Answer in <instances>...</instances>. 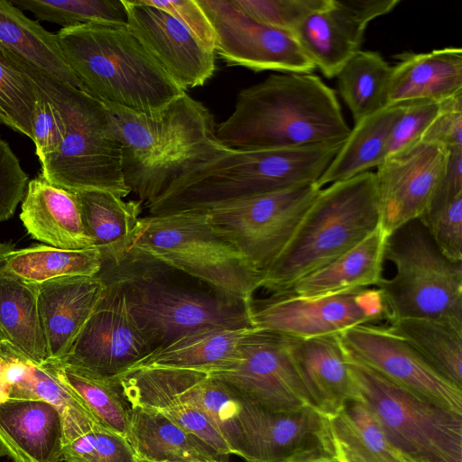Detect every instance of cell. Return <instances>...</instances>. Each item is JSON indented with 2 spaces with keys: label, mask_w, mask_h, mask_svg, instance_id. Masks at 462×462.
Segmentation results:
<instances>
[{
  "label": "cell",
  "mask_w": 462,
  "mask_h": 462,
  "mask_svg": "<svg viewBox=\"0 0 462 462\" xmlns=\"http://www.w3.org/2000/svg\"><path fill=\"white\" fill-rule=\"evenodd\" d=\"M57 377L85 404L98 423L125 438L131 407L117 376H103L50 359Z\"/></svg>",
  "instance_id": "d590c367"
},
{
  "label": "cell",
  "mask_w": 462,
  "mask_h": 462,
  "mask_svg": "<svg viewBox=\"0 0 462 462\" xmlns=\"http://www.w3.org/2000/svg\"><path fill=\"white\" fill-rule=\"evenodd\" d=\"M234 393L246 462L337 459L329 419L316 409L273 411Z\"/></svg>",
  "instance_id": "4fadbf2b"
},
{
  "label": "cell",
  "mask_w": 462,
  "mask_h": 462,
  "mask_svg": "<svg viewBox=\"0 0 462 462\" xmlns=\"http://www.w3.org/2000/svg\"><path fill=\"white\" fill-rule=\"evenodd\" d=\"M400 0H329L308 16L293 33L315 68L336 78L361 49L368 23L389 14Z\"/></svg>",
  "instance_id": "d6986e66"
},
{
  "label": "cell",
  "mask_w": 462,
  "mask_h": 462,
  "mask_svg": "<svg viewBox=\"0 0 462 462\" xmlns=\"http://www.w3.org/2000/svg\"><path fill=\"white\" fill-rule=\"evenodd\" d=\"M12 247L0 243V342L42 365L49 356L38 311L39 284L6 268L5 255Z\"/></svg>",
  "instance_id": "484cf974"
},
{
  "label": "cell",
  "mask_w": 462,
  "mask_h": 462,
  "mask_svg": "<svg viewBox=\"0 0 462 462\" xmlns=\"http://www.w3.org/2000/svg\"><path fill=\"white\" fill-rule=\"evenodd\" d=\"M321 189L310 184L217 205L208 223L263 276L291 241Z\"/></svg>",
  "instance_id": "8fae6325"
},
{
  "label": "cell",
  "mask_w": 462,
  "mask_h": 462,
  "mask_svg": "<svg viewBox=\"0 0 462 462\" xmlns=\"http://www.w3.org/2000/svg\"><path fill=\"white\" fill-rule=\"evenodd\" d=\"M344 140L286 148L233 149L183 173L144 208L148 215L203 210L315 184Z\"/></svg>",
  "instance_id": "3957f363"
},
{
  "label": "cell",
  "mask_w": 462,
  "mask_h": 462,
  "mask_svg": "<svg viewBox=\"0 0 462 462\" xmlns=\"http://www.w3.org/2000/svg\"><path fill=\"white\" fill-rule=\"evenodd\" d=\"M5 361L0 356V404L10 399V390L4 379Z\"/></svg>",
  "instance_id": "816d5d0a"
},
{
  "label": "cell",
  "mask_w": 462,
  "mask_h": 462,
  "mask_svg": "<svg viewBox=\"0 0 462 462\" xmlns=\"http://www.w3.org/2000/svg\"><path fill=\"white\" fill-rule=\"evenodd\" d=\"M462 94V50L405 53L393 67L389 106L413 100L443 102Z\"/></svg>",
  "instance_id": "d4e9b609"
},
{
  "label": "cell",
  "mask_w": 462,
  "mask_h": 462,
  "mask_svg": "<svg viewBox=\"0 0 462 462\" xmlns=\"http://www.w3.org/2000/svg\"><path fill=\"white\" fill-rule=\"evenodd\" d=\"M333 462H338V461H337V460H336V461H333Z\"/></svg>",
  "instance_id": "6f0895ef"
},
{
  "label": "cell",
  "mask_w": 462,
  "mask_h": 462,
  "mask_svg": "<svg viewBox=\"0 0 462 462\" xmlns=\"http://www.w3.org/2000/svg\"><path fill=\"white\" fill-rule=\"evenodd\" d=\"M103 263L95 248L68 250L39 245L14 250L5 255L6 268L15 275L35 283L72 276H96Z\"/></svg>",
  "instance_id": "8d00e7d4"
},
{
  "label": "cell",
  "mask_w": 462,
  "mask_h": 462,
  "mask_svg": "<svg viewBox=\"0 0 462 462\" xmlns=\"http://www.w3.org/2000/svg\"><path fill=\"white\" fill-rule=\"evenodd\" d=\"M329 423L338 462H406L361 401H349Z\"/></svg>",
  "instance_id": "d6a6232c"
},
{
  "label": "cell",
  "mask_w": 462,
  "mask_h": 462,
  "mask_svg": "<svg viewBox=\"0 0 462 462\" xmlns=\"http://www.w3.org/2000/svg\"><path fill=\"white\" fill-rule=\"evenodd\" d=\"M56 36L80 89L107 107L149 114L185 92L126 23L61 28Z\"/></svg>",
  "instance_id": "5b68a950"
},
{
  "label": "cell",
  "mask_w": 462,
  "mask_h": 462,
  "mask_svg": "<svg viewBox=\"0 0 462 462\" xmlns=\"http://www.w3.org/2000/svg\"><path fill=\"white\" fill-rule=\"evenodd\" d=\"M208 374L237 395L269 410L312 407L291 359L286 335L249 330L237 346L234 364Z\"/></svg>",
  "instance_id": "5bb4252c"
},
{
  "label": "cell",
  "mask_w": 462,
  "mask_h": 462,
  "mask_svg": "<svg viewBox=\"0 0 462 462\" xmlns=\"http://www.w3.org/2000/svg\"><path fill=\"white\" fill-rule=\"evenodd\" d=\"M336 92L313 73H275L242 89L217 126L233 149L298 147L345 140L350 133Z\"/></svg>",
  "instance_id": "7a4b0ae2"
},
{
  "label": "cell",
  "mask_w": 462,
  "mask_h": 462,
  "mask_svg": "<svg viewBox=\"0 0 462 462\" xmlns=\"http://www.w3.org/2000/svg\"><path fill=\"white\" fill-rule=\"evenodd\" d=\"M64 462H135L134 453L122 435L100 424L90 430H62Z\"/></svg>",
  "instance_id": "ab89813d"
},
{
  "label": "cell",
  "mask_w": 462,
  "mask_h": 462,
  "mask_svg": "<svg viewBox=\"0 0 462 462\" xmlns=\"http://www.w3.org/2000/svg\"><path fill=\"white\" fill-rule=\"evenodd\" d=\"M125 439L135 457L154 462H224V457L162 413L131 408Z\"/></svg>",
  "instance_id": "83f0119b"
},
{
  "label": "cell",
  "mask_w": 462,
  "mask_h": 462,
  "mask_svg": "<svg viewBox=\"0 0 462 462\" xmlns=\"http://www.w3.org/2000/svg\"><path fill=\"white\" fill-rule=\"evenodd\" d=\"M29 178L7 142L0 137V222L12 217L25 194Z\"/></svg>",
  "instance_id": "7dc6e473"
},
{
  "label": "cell",
  "mask_w": 462,
  "mask_h": 462,
  "mask_svg": "<svg viewBox=\"0 0 462 462\" xmlns=\"http://www.w3.org/2000/svg\"><path fill=\"white\" fill-rule=\"evenodd\" d=\"M130 248L246 301L260 289L263 275L202 211L140 217Z\"/></svg>",
  "instance_id": "ba28073f"
},
{
  "label": "cell",
  "mask_w": 462,
  "mask_h": 462,
  "mask_svg": "<svg viewBox=\"0 0 462 462\" xmlns=\"http://www.w3.org/2000/svg\"><path fill=\"white\" fill-rule=\"evenodd\" d=\"M197 1L213 26L216 54L228 66L281 73L316 69L292 34L257 23L232 0Z\"/></svg>",
  "instance_id": "9a60e30c"
},
{
  "label": "cell",
  "mask_w": 462,
  "mask_h": 462,
  "mask_svg": "<svg viewBox=\"0 0 462 462\" xmlns=\"http://www.w3.org/2000/svg\"><path fill=\"white\" fill-rule=\"evenodd\" d=\"M385 237L379 225L346 254L276 294L314 297L357 288L376 287L383 278Z\"/></svg>",
  "instance_id": "4316f807"
},
{
  "label": "cell",
  "mask_w": 462,
  "mask_h": 462,
  "mask_svg": "<svg viewBox=\"0 0 462 462\" xmlns=\"http://www.w3.org/2000/svg\"><path fill=\"white\" fill-rule=\"evenodd\" d=\"M0 48L80 89L77 78L65 61L56 33L27 17L11 0H0Z\"/></svg>",
  "instance_id": "4dcf8cb0"
},
{
  "label": "cell",
  "mask_w": 462,
  "mask_h": 462,
  "mask_svg": "<svg viewBox=\"0 0 462 462\" xmlns=\"http://www.w3.org/2000/svg\"><path fill=\"white\" fill-rule=\"evenodd\" d=\"M251 329L205 327L152 351L132 368H174L207 374L222 371L234 364L237 346Z\"/></svg>",
  "instance_id": "f1b7e54d"
},
{
  "label": "cell",
  "mask_w": 462,
  "mask_h": 462,
  "mask_svg": "<svg viewBox=\"0 0 462 462\" xmlns=\"http://www.w3.org/2000/svg\"><path fill=\"white\" fill-rule=\"evenodd\" d=\"M393 67L376 51H357L337 78L339 94L355 124L389 106Z\"/></svg>",
  "instance_id": "e575fe53"
},
{
  "label": "cell",
  "mask_w": 462,
  "mask_h": 462,
  "mask_svg": "<svg viewBox=\"0 0 462 462\" xmlns=\"http://www.w3.org/2000/svg\"><path fill=\"white\" fill-rule=\"evenodd\" d=\"M145 1L172 15L202 45L215 51L216 35L213 26L197 0Z\"/></svg>",
  "instance_id": "681fc988"
},
{
  "label": "cell",
  "mask_w": 462,
  "mask_h": 462,
  "mask_svg": "<svg viewBox=\"0 0 462 462\" xmlns=\"http://www.w3.org/2000/svg\"><path fill=\"white\" fill-rule=\"evenodd\" d=\"M406 462H421V461H418V460H413V459H410V458H407V457H404Z\"/></svg>",
  "instance_id": "9f6ffc18"
},
{
  "label": "cell",
  "mask_w": 462,
  "mask_h": 462,
  "mask_svg": "<svg viewBox=\"0 0 462 462\" xmlns=\"http://www.w3.org/2000/svg\"><path fill=\"white\" fill-rule=\"evenodd\" d=\"M448 155L444 146L420 140L377 167L380 227L386 236L425 213L445 173Z\"/></svg>",
  "instance_id": "e0dca14e"
},
{
  "label": "cell",
  "mask_w": 462,
  "mask_h": 462,
  "mask_svg": "<svg viewBox=\"0 0 462 462\" xmlns=\"http://www.w3.org/2000/svg\"><path fill=\"white\" fill-rule=\"evenodd\" d=\"M122 143V169L130 192L143 207L188 171L225 152L214 116L185 92L149 114L108 107Z\"/></svg>",
  "instance_id": "277c9868"
},
{
  "label": "cell",
  "mask_w": 462,
  "mask_h": 462,
  "mask_svg": "<svg viewBox=\"0 0 462 462\" xmlns=\"http://www.w3.org/2000/svg\"><path fill=\"white\" fill-rule=\"evenodd\" d=\"M20 10L62 28L89 23H126L123 0H11Z\"/></svg>",
  "instance_id": "74e56055"
},
{
  "label": "cell",
  "mask_w": 462,
  "mask_h": 462,
  "mask_svg": "<svg viewBox=\"0 0 462 462\" xmlns=\"http://www.w3.org/2000/svg\"><path fill=\"white\" fill-rule=\"evenodd\" d=\"M187 395L225 439L232 455L243 458L238 402L233 391L218 379L200 372L187 390Z\"/></svg>",
  "instance_id": "f35d334b"
},
{
  "label": "cell",
  "mask_w": 462,
  "mask_h": 462,
  "mask_svg": "<svg viewBox=\"0 0 462 462\" xmlns=\"http://www.w3.org/2000/svg\"><path fill=\"white\" fill-rule=\"evenodd\" d=\"M386 326L440 375L462 389V327L418 318L391 319Z\"/></svg>",
  "instance_id": "836d02e7"
},
{
  "label": "cell",
  "mask_w": 462,
  "mask_h": 462,
  "mask_svg": "<svg viewBox=\"0 0 462 462\" xmlns=\"http://www.w3.org/2000/svg\"><path fill=\"white\" fill-rule=\"evenodd\" d=\"M346 356L358 400L368 407L390 443L404 457L421 462H462L461 413Z\"/></svg>",
  "instance_id": "30bf717a"
},
{
  "label": "cell",
  "mask_w": 462,
  "mask_h": 462,
  "mask_svg": "<svg viewBox=\"0 0 462 462\" xmlns=\"http://www.w3.org/2000/svg\"><path fill=\"white\" fill-rule=\"evenodd\" d=\"M251 319L254 329L308 338L340 334L387 317L379 290L369 287L314 297L271 294L253 299Z\"/></svg>",
  "instance_id": "7c38bea8"
},
{
  "label": "cell",
  "mask_w": 462,
  "mask_h": 462,
  "mask_svg": "<svg viewBox=\"0 0 462 462\" xmlns=\"http://www.w3.org/2000/svg\"><path fill=\"white\" fill-rule=\"evenodd\" d=\"M461 193L462 149H458L449 151L448 161L445 173L435 191L428 209L440 206Z\"/></svg>",
  "instance_id": "f907efd6"
},
{
  "label": "cell",
  "mask_w": 462,
  "mask_h": 462,
  "mask_svg": "<svg viewBox=\"0 0 462 462\" xmlns=\"http://www.w3.org/2000/svg\"><path fill=\"white\" fill-rule=\"evenodd\" d=\"M380 225L374 172L321 189L260 289L282 292L355 247Z\"/></svg>",
  "instance_id": "52a82bcc"
},
{
  "label": "cell",
  "mask_w": 462,
  "mask_h": 462,
  "mask_svg": "<svg viewBox=\"0 0 462 462\" xmlns=\"http://www.w3.org/2000/svg\"><path fill=\"white\" fill-rule=\"evenodd\" d=\"M440 107L441 102L430 100L403 102V109L394 122L387 140L385 158L420 141Z\"/></svg>",
  "instance_id": "ee69618b"
},
{
  "label": "cell",
  "mask_w": 462,
  "mask_h": 462,
  "mask_svg": "<svg viewBox=\"0 0 462 462\" xmlns=\"http://www.w3.org/2000/svg\"><path fill=\"white\" fill-rule=\"evenodd\" d=\"M233 4L259 23L293 35L310 14L324 8L329 0H232Z\"/></svg>",
  "instance_id": "b9f144b4"
},
{
  "label": "cell",
  "mask_w": 462,
  "mask_h": 462,
  "mask_svg": "<svg viewBox=\"0 0 462 462\" xmlns=\"http://www.w3.org/2000/svg\"><path fill=\"white\" fill-rule=\"evenodd\" d=\"M287 338L294 366L314 409L329 419L349 401L358 400L338 334Z\"/></svg>",
  "instance_id": "44dd1931"
},
{
  "label": "cell",
  "mask_w": 462,
  "mask_h": 462,
  "mask_svg": "<svg viewBox=\"0 0 462 462\" xmlns=\"http://www.w3.org/2000/svg\"><path fill=\"white\" fill-rule=\"evenodd\" d=\"M420 140L440 144L448 151L462 149V94L441 102L439 114Z\"/></svg>",
  "instance_id": "c3c4849f"
},
{
  "label": "cell",
  "mask_w": 462,
  "mask_h": 462,
  "mask_svg": "<svg viewBox=\"0 0 462 462\" xmlns=\"http://www.w3.org/2000/svg\"><path fill=\"white\" fill-rule=\"evenodd\" d=\"M135 462H154V461H148V460H143V459L135 457ZM165 462H170V461H165Z\"/></svg>",
  "instance_id": "11a10c76"
},
{
  "label": "cell",
  "mask_w": 462,
  "mask_h": 462,
  "mask_svg": "<svg viewBox=\"0 0 462 462\" xmlns=\"http://www.w3.org/2000/svg\"><path fill=\"white\" fill-rule=\"evenodd\" d=\"M123 291L152 352L210 326L254 328L251 302L226 294L135 249L96 275Z\"/></svg>",
  "instance_id": "6da1fadb"
},
{
  "label": "cell",
  "mask_w": 462,
  "mask_h": 462,
  "mask_svg": "<svg viewBox=\"0 0 462 462\" xmlns=\"http://www.w3.org/2000/svg\"><path fill=\"white\" fill-rule=\"evenodd\" d=\"M34 105L33 82L0 48V110L9 119L13 130L30 139Z\"/></svg>",
  "instance_id": "60d3db41"
},
{
  "label": "cell",
  "mask_w": 462,
  "mask_h": 462,
  "mask_svg": "<svg viewBox=\"0 0 462 462\" xmlns=\"http://www.w3.org/2000/svg\"><path fill=\"white\" fill-rule=\"evenodd\" d=\"M106 290L97 276H72L39 284L38 311L49 359H62Z\"/></svg>",
  "instance_id": "7402d4cb"
},
{
  "label": "cell",
  "mask_w": 462,
  "mask_h": 462,
  "mask_svg": "<svg viewBox=\"0 0 462 462\" xmlns=\"http://www.w3.org/2000/svg\"><path fill=\"white\" fill-rule=\"evenodd\" d=\"M0 457L13 462H64L59 410L32 398L1 403Z\"/></svg>",
  "instance_id": "603a6c76"
},
{
  "label": "cell",
  "mask_w": 462,
  "mask_h": 462,
  "mask_svg": "<svg viewBox=\"0 0 462 462\" xmlns=\"http://www.w3.org/2000/svg\"><path fill=\"white\" fill-rule=\"evenodd\" d=\"M402 109L403 103L390 105L356 123L315 185L322 189L377 168L385 158L391 129Z\"/></svg>",
  "instance_id": "1f68e13d"
},
{
  "label": "cell",
  "mask_w": 462,
  "mask_h": 462,
  "mask_svg": "<svg viewBox=\"0 0 462 462\" xmlns=\"http://www.w3.org/2000/svg\"><path fill=\"white\" fill-rule=\"evenodd\" d=\"M104 282V281H103ZM96 310L60 361L103 376H117L152 353L121 289L104 282ZM57 360V359H56Z\"/></svg>",
  "instance_id": "2e32d148"
},
{
  "label": "cell",
  "mask_w": 462,
  "mask_h": 462,
  "mask_svg": "<svg viewBox=\"0 0 462 462\" xmlns=\"http://www.w3.org/2000/svg\"><path fill=\"white\" fill-rule=\"evenodd\" d=\"M20 219L31 237L48 245L68 250L94 247L74 192L51 184L42 173L28 182Z\"/></svg>",
  "instance_id": "cb8c5ba5"
},
{
  "label": "cell",
  "mask_w": 462,
  "mask_h": 462,
  "mask_svg": "<svg viewBox=\"0 0 462 462\" xmlns=\"http://www.w3.org/2000/svg\"><path fill=\"white\" fill-rule=\"evenodd\" d=\"M336 460L337 459L324 458V459H317V460H311V461H307V462H333Z\"/></svg>",
  "instance_id": "db71d44e"
},
{
  "label": "cell",
  "mask_w": 462,
  "mask_h": 462,
  "mask_svg": "<svg viewBox=\"0 0 462 462\" xmlns=\"http://www.w3.org/2000/svg\"><path fill=\"white\" fill-rule=\"evenodd\" d=\"M338 335L348 356L399 385L462 414V389L440 375L386 324L357 325Z\"/></svg>",
  "instance_id": "ac0fdd59"
},
{
  "label": "cell",
  "mask_w": 462,
  "mask_h": 462,
  "mask_svg": "<svg viewBox=\"0 0 462 462\" xmlns=\"http://www.w3.org/2000/svg\"><path fill=\"white\" fill-rule=\"evenodd\" d=\"M88 236L103 262H116L128 251L143 208L139 200L125 201L106 190L73 191Z\"/></svg>",
  "instance_id": "f546056e"
},
{
  "label": "cell",
  "mask_w": 462,
  "mask_h": 462,
  "mask_svg": "<svg viewBox=\"0 0 462 462\" xmlns=\"http://www.w3.org/2000/svg\"><path fill=\"white\" fill-rule=\"evenodd\" d=\"M14 398L42 400L55 406L60 413L68 408L88 411L79 398L57 377L50 359L42 365H33L26 384L10 395V399Z\"/></svg>",
  "instance_id": "f6af8a7d"
},
{
  "label": "cell",
  "mask_w": 462,
  "mask_h": 462,
  "mask_svg": "<svg viewBox=\"0 0 462 462\" xmlns=\"http://www.w3.org/2000/svg\"><path fill=\"white\" fill-rule=\"evenodd\" d=\"M418 219L448 259L462 262V193L428 209Z\"/></svg>",
  "instance_id": "7bdbcfd3"
},
{
  "label": "cell",
  "mask_w": 462,
  "mask_h": 462,
  "mask_svg": "<svg viewBox=\"0 0 462 462\" xmlns=\"http://www.w3.org/2000/svg\"><path fill=\"white\" fill-rule=\"evenodd\" d=\"M2 50L47 94L65 125L60 146L39 161L42 175L51 184L71 191L98 189L123 199L128 196L120 132L110 109L81 89Z\"/></svg>",
  "instance_id": "8992f818"
},
{
  "label": "cell",
  "mask_w": 462,
  "mask_h": 462,
  "mask_svg": "<svg viewBox=\"0 0 462 462\" xmlns=\"http://www.w3.org/2000/svg\"><path fill=\"white\" fill-rule=\"evenodd\" d=\"M384 260L395 273L377 284L387 321L430 319L462 327V262L448 259L413 219L386 236Z\"/></svg>",
  "instance_id": "9c48e42d"
},
{
  "label": "cell",
  "mask_w": 462,
  "mask_h": 462,
  "mask_svg": "<svg viewBox=\"0 0 462 462\" xmlns=\"http://www.w3.org/2000/svg\"><path fill=\"white\" fill-rule=\"evenodd\" d=\"M32 81L35 90V105L32 116V140L35 145V153L39 161H42L60 146L65 134V125L60 114L47 94L36 82L32 79Z\"/></svg>",
  "instance_id": "bcb514c9"
},
{
  "label": "cell",
  "mask_w": 462,
  "mask_h": 462,
  "mask_svg": "<svg viewBox=\"0 0 462 462\" xmlns=\"http://www.w3.org/2000/svg\"><path fill=\"white\" fill-rule=\"evenodd\" d=\"M123 4L129 29L184 91L204 85L213 76L216 52L176 18L145 0H123Z\"/></svg>",
  "instance_id": "ffe728a7"
},
{
  "label": "cell",
  "mask_w": 462,
  "mask_h": 462,
  "mask_svg": "<svg viewBox=\"0 0 462 462\" xmlns=\"http://www.w3.org/2000/svg\"><path fill=\"white\" fill-rule=\"evenodd\" d=\"M0 124H3L10 128H12V125L9 119L5 116V115L0 110Z\"/></svg>",
  "instance_id": "f5cc1de1"
}]
</instances>
